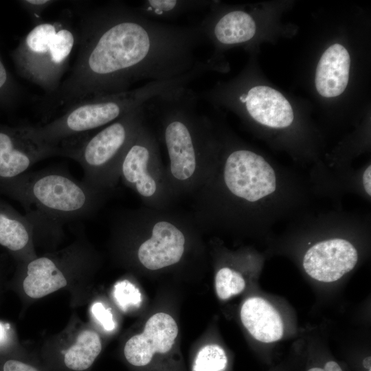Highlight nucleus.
<instances>
[{
	"label": "nucleus",
	"instance_id": "nucleus-1",
	"mask_svg": "<svg viewBox=\"0 0 371 371\" xmlns=\"http://www.w3.org/2000/svg\"><path fill=\"white\" fill-rule=\"evenodd\" d=\"M203 37L199 25L150 20L122 3L96 8L82 21L76 60L52 95L53 107L66 110L141 80L182 75L199 63L194 52Z\"/></svg>",
	"mask_w": 371,
	"mask_h": 371
},
{
	"label": "nucleus",
	"instance_id": "nucleus-2",
	"mask_svg": "<svg viewBox=\"0 0 371 371\" xmlns=\"http://www.w3.org/2000/svg\"><path fill=\"white\" fill-rule=\"evenodd\" d=\"M197 95L188 87L149 101L146 109L157 117L168 159L167 181L174 199L194 194L205 182L218 156L207 119L196 109Z\"/></svg>",
	"mask_w": 371,
	"mask_h": 371
},
{
	"label": "nucleus",
	"instance_id": "nucleus-3",
	"mask_svg": "<svg viewBox=\"0 0 371 371\" xmlns=\"http://www.w3.org/2000/svg\"><path fill=\"white\" fill-rule=\"evenodd\" d=\"M0 193L22 205L33 233H58L63 225L91 216L109 194L58 168L0 180Z\"/></svg>",
	"mask_w": 371,
	"mask_h": 371
},
{
	"label": "nucleus",
	"instance_id": "nucleus-4",
	"mask_svg": "<svg viewBox=\"0 0 371 371\" xmlns=\"http://www.w3.org/2000/svg\"><path fill=\"white\" fill-rule=\"evenodd\" d=\"M202 75V69L196 66L170 79L150 81L133 89L82 100L51 122L38 126L26 125L27 129L38 141L64 146L74 137L106 126L165 93L188 87Z\"/></svg>",
	"mask_w": 371,
	"mask_h": 371
},
{
	"label": "nucleus",
	"instance_id": "nucleus-5",
	"mask_svg": "<svg viewBox=\"0 0 371 371\" xmlns=\"http://www.w3.org/2000/svg\"><path fill=\"white\" fill-rule=\"evenodd\" d=\"M111 222L141 237L136 258L150 271L179 263L186 252L188 232L197 226L192 215L146 206L117 212Z\"/></svg>",
	"mask_w": 371,
	"mask_h": 371
},
{
	"label": "nucleus",
	"instance_id": "nucleus-6",
	"mask_svg": "<svg viewBox=\"0 0 371 371\" xmlns=\"http://www.w3.org/2000/svg\"><path fill=\"white\" fill-rule=\"evenodd\" d=\"M145 107L125 114L78 145L63 146L65 157L81 166L84 183L100 191L113 190L120 180L124 155L145 123Z\"/></svg>",
	"mask_w": 371,
	"mask_h": 371
},
{
	"label": "nucleus",
	"instance_id": "nucleus-7",
	"mask_svg": "<svg viewBox=\"0 0 371 371\" xmlns=\"http://www.w3.org/2000/svg\"><path fill=\"white\" fill-rule=\"evenodd\" d=\"M75 44V36L59 23H40L26 34L16 52L23 76L49 96L58 89Z\"/></svg>",
	"mask_w": 371,
	"mask_h": 371
},
{
	"label": "nucleus",
	"instance_id": "nucleus-8",
	"mask_svg": "<svg viewBox=\"0 0 371 371\" xmlns=\"http://www.w3.org/2000/svg\"><path fill=\"white\" fill-rule=\"evenodd\" d=\"M120 179L140 197L147 207L166 209L175 201L167 181L157 140L145 123L124 155Z\"/></svg>",
	"mask_w": 371,
	"mask_h": 371
},
{
	"label": "nucleus",
	"instance_id": "nucleus-9",
	"mask_svg": "<svg viewBox=\"0 0 371 371\" xmlns=\"http://www.w3.org/2000/svg\"><path fill=\"white\" fill-rule=\"evenodd\" d=\"M61 145L47 144L32 137L27 126L0 129V180L15 178L38 161L54 156L65 157Z\"/></svg>",
	"mask_w": 371,
	"mask_h": 371
},
{
	"label": "nucleus",
	"instance_id": "nucleus-10",
	"mask_svg": "<svg viewBox=\"0 0 371 371\" xmlns=\"http://www.w3.org/2000/svg\"><path fill=\"white\" fill-rule=\"evenodd\" d=\"M358 260L354 245L343 238L322 240L311 247L303 258V267L312 278L332 282L350 271Z\"/></svg>",
	"mask_w": 371,
	"mask_h": 371
},
{
	"label": "nucleus",
	"instance_id": "nucleus-11",
	"mask_svg": "<svg viewBox=\"0 0 371 371\" xmlns=\"http://www.w3.org/2000/svg\"><path fill=\"white\" fill-rule=\"evenodd\" d=\"M178 331V326L171 315L155 313L146 322L143 333L131 337L125 344L126 359L135 366H146L155 354H165L171 350Z\"/></svg>",
	"mask_w": 371,
	"mask_h": 371
},
{
	"label": "nucleus",
	"instance_id": "nucleus-12",
	"mask_svg": "<svg viewBox=\"0 0 371 371\" xmlns=\"http://www.w3.org/2000/svg\"><path fill=\"white\" fill-rule=\"evenodd\" d=\"M247 114L257 122L271 128H285L293 120L290 103L278 91L262 85L254 86L236 96Z\"/></svg>",
	"mask_w": 371,
	"mask_h": 371
},
{
	"label": "nucleus",
	"instance_id": "nucleus-13",
	"mask_svg": "<svg viewBox=\"0 0 371 371\" xmlns=\"http://www.w3.org/2000/svg\"><path fill=\"white\" fill-rule=\"evenodd\" d=\"M207 36L219 46H232L246 43L254 36L256 25L253 17L240 10L223 13L212 12L199 25Z\"/></svg>",
	"mask_w": 371,
	"mask_h": 371
},
{
	"label": "nucleus",
	"instance_id": "nucleus-14",
	"mask_svg": "<svg viewBox=\"0 0 371 371\" xmlns=\"http://www.w3.org/2000/svg\"><path fill=\"white\" fill-rule=\"evenodd\" d=\"M350 58L340 44L330 46L317 64L315 83L318 93L326 98L338 96L348 82Z\"/></svg>",
	"mask_w": 371,
	"mask_h": 371
},
{
	"label": "nucleus",
	"instance_id": "nucleus-15",
	"mask_svg": "<svg viewBox=\"0 0 371 371\" xmlns=\"http://www.w3.org/2000/svg\"><path fill=\"white\" fill-rule=\"evenodd\" d=\"M240 319L250 335L259 341L275 342L283 335L284 325L280 314L262 297L247 299L240 308Z\"/></svg>",
	"mask_w": 371,
	"mask_h": 371
},
{
	"label": "nucleus",
	"instance_id": "nucleus-16",
	"mask_svg": "<svg viewBox=\"0 0 371 371\" xmlns=\"http://www.w3.org/2000/svg\"><path fill=\"white\" fill-rule=\"evenodd\" d=\"M58 263L54 258L48 256L30 260L26 265V276L23 280L25 293L38 299L65 287L67 280Z\"/></svg>",
	"mask_w": 371,
	"mask_h": 371
},
{
	"label": "nucleus",
	"instance_id": "nucleus-17",
	"mask_svg": "<svg viewBox=\"0 0 371 371\" xmlns=\"http://www.w3.org/2000/svg\"><path fill=\"white\" fill-rule=\"evenodd\" d=\"M32 235L26 217L0 200V245L14 254H25L30 248Z\"/></svg>",
	"mask_w": 371,
	"mask_h": 371
},
{
	"label": "nucleus",
	"instance_id": "nucleus-18",
	"mask_svg": "<svg viewBox=\"0 0 371 371\" xmlns=\"http://www.w3.org/2000/svg\"><path fill=\"white\" fill-rule=\"evenodd\" d=\"M212 3L203 0H146L135 8L142 16L150 20L170 21L184 14L203 9Z\"/></svg>",
	"mask_w": 371,
	"mask_h": 371
},
{
	"label": "nucleus",
	"instance_id": "nucleus-19",
	"mask_svg": "<svg viewBox=\"0 0 371 371\" xmlns=\"http://www.w3.org/2000/svg\"><path fill=\"white\" fill-rule=\"evenodd\" d=\"M102 350L99 335L92 330H82L76 342L66 351L64 363L67 368L75 371L88 369Z\"/></svg>",
	"mask_w": 371,
	"mask_h": 371
},
{
	"label": "nucleus",
	"instance_id": "nucleus-20",
	"mask_svg": "<svg viewBox=\"0 0 371 371\" xmlns=\"http://www.w3.org/2000/svg\"><path fill=\"white\" fill-rule=\"evenodd\" d=\"M227 364L225 350L217 344H207L197 352L192 371H223Z\"/></svg>",
	"mask_w": 371,
	"mask_h": 371
},
{
	"label": "nucleus",
	"instance_id": "nucleus-21",
	"mask_svg": "<svg viewBox=\"0 0 371 371\" xmlns=\"http://www.w3.org/2000/svg\"><path fill=\"white\" fill-rule=\"evenodd\" d=\"M245 288V279L238 271L229 267H223L217 271L215 289L219 299L227 300L240 293Z\"/></svg>",
	"mask_w": 371,
	"mask_h": 371
},
{
	"label": "nucleus",
	"instance_id": "nucleus-22",
	"mask_svg": "<svg viewBox=\"0 0 371 371\" xmlns=\"http://www.w3.org/2000/svg\"><path fill=\"white\" fill-rule=\"evenodd\" d=\"M114 297L123 309L131 306H137L142 301L138 289L127 280L118 282L114 286Z\"/></svg>",
	"mask_w": 371,
	"mask_h": 371
},
{
	"label": "nucleus",
	"instance_id": "nucleus-23",
	"mask_svg": "<svg viewBox=\"0 0 371 371\" xmlns=\"http://www.w3.org/2000/svg\"><path fill=\"white\" fill-rule=\"evenodd\" d=\"M91 313L100 323L104 330H113L115 327L113 317L109 309L106 308L101 302H95L91 306Z\"/></svg>",
	"mask_w": 371,
	"mask_h": 371
},
{
	"label": "nucleus",
	"instance_id": "nucleus-24",
	"mask_svg": "<svg viewBox=\"0 0 371 371\" xmlns=\"http://www.w3.org/2000/svg\"><path fill=\"white\" fill-rule=\"evenodd\" d=\"M14 344V333L11 325L0 320V355L9 352Z\"/></svg>",
	"mask_w": 371,
	"mask_h": 371
},
{
	"label": "nucleus",
	"instance_id": "nucleus-25",
	"mask_svg": "<svg viewBox=\"0 0 371 371\" xmlns=\"http://www.w3.org/2000/svg\"><path fill=\"white\" fill-rule=\"evenodd\" d=\"M0 371H38L34 366L14 358L0 359Z\"/></svg>",
	"mask_w": 371,
	"mask_h": 371
},
{
	"label": "nucleus",
	"instance_id": "nucleus-26",
	"mask_svg": "<svg viewBox=\"0 0 371 371\" xmlns=\"http://www.w3.org/2000/svg\"><path fill=\"white\" fill-rule=\"evenodd\" d=\"M54 2L52 0H27L21 1V3L31 15L38 18L43 12Z\"/></svg>",
	"mask_w": 371,
	"mask_h": 371
},
{
	"label": "nucleus",
	"instance_id": "nucleus-27",
	"mask_svg": "<svg viewBox=\"0 0 371 371\" xmlns=\"http://www.w3.org/2000/svg\"><path fill=\"white\" fill-rule=\"evenodd\" d=\"M371 167L369 165L364 170L362 176L363 186L368 195H371Z\"/></svg>",
	"mask_w": 371,
	"mask_h": 371
},
{
	"label": "nucleus",
	"instance_id": "nucleus-28",
	"mask_svg": "<svg viewBox=\"0 0 371 371\" xmlns=\"http://www.w3.org/2000/svg\"><path fill=\"white\" fill-rule=\"evenodd\" d=\"M8 76L5 67L0 60V91L8 84Z\"/></svg>",
	"mask_w": 371,
	"mask_h": 371
},
{
	"label": "nucleus",
	"instance_id": "nucleus-29",
	"mask_svg": "<svg viewBox=\"0 0 371 371\" xmlns=\"http://www.w3.org/2000/svg\"><path fill=\"white\" fill-rule=\"evenodd\" d=\"M323 369L324 371H343L339 365L334 361H329L326 363Z\"/></svg>",
	"mask_w": 371,
	"mask_h": 371
},
{
	"label": "nucleus",
	"instance_id": "nucleus-30",
	"mask_svg": "<svg viewBox=\"0 0 371 371\" xmlns=\"http://www.w3.org/2000/svg\"><path fill=\"white\" fill-rule=\"evenodd\" d=\"M307 371H324V370L323 368L315 367V368H310Z\"/></svg>",
	"mask_w": 371,
	"mask_h": 371
}]
</instances>
